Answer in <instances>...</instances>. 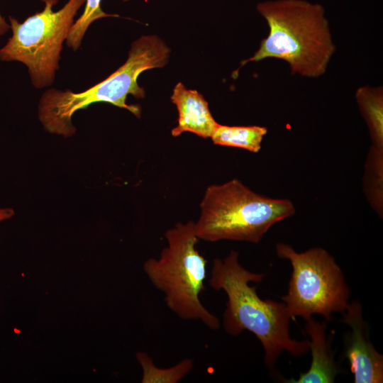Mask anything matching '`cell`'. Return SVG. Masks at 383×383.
I'll list each match as a JSON object with an SVG mask.
<instances>
[{
  "label": "cell",
  "mask_w": 383,
  "mask_h": 383,
  "mask_svg": "<svg viewBox=\"0 0 383 383\" xmlns=\"http://www.w3.org/2000/svg\"><path fill=\"white\" fill-rule=\"evenodd\" d=\"M263 273L245 268L239 261V253L231 250L223 259L213 261L209 285L216 291H223L227 296L223 316V326L233 336L244 331L252 333L264 349V362L272 370L279 355L287 351L298 357L309 352V340H296L289 333L290 316L285 304L262 299L256 287Z\"/></svg>",
  "instance_id": "cell-1"
},
{
  "label": "cell",
  "mask_w": 383,
  "mask_h": 383,
  "mask_svg": "<svg viewBox=\"0 0 383 383\" xmlns=\"http://www.w3.org/2000/svg\"><path fill=\"white\" fill-rule=\"evenodd\" d=\"M256 9L269 33L241 66L276 58L285 61L294 74L317 78L325 74L336 48L322 5L306 0H267Z\"/></svg>",
  "instance_id": "cell-2"
},
{
  "label": "cell",
  "mask_w": 383,
  "mask_h": 383,
  "mask_svg": "<svg viewBox=\"0 0 383 383\" xmlns=\"http://www.w3.org/2000/svg\"><path fill=\"white\" fill-rule=\"evenodd\" d=\"M170 49L156 35H143L135 40L126 62L104 80L78 93L50 89L42 95L38 116L46 131L69 137L75 133L73 114L96 102H106L126 109L140 117V108L126 104L128 94L144 98L145 90L138 84L139 75L148 70L160 68L168 62Z\"/></svg>",
  "instance_id": "cell-3"
},
{
  "label": "cell",
  "mask_w": 383,
  "mask_h": 383,
  "mask_svg": "<svg viewBox=\"0 0 383 383\" xmlns=\"http://www.w3.org/2000/svg\"><path fill=\"white\" fill-rule=\"evenodd\" d=\"M195 222L199 239L258 243L277 223L292 216L296 209L287 199L259 194L240 180L209 186Z\"/></svg>",
  "instance_id": "cell-4"
},
{
  "label": "cell",
  "mask_w": 383,
  "mask_h": 383,
  "mask_svg": "<svg viewBox=\"0 0 383 383\" xmlns=\"http://www.w3.org/2000/svg\"><path fill=\"white\" fill-rule=\"evenodd\" d=\"M167 246L159 258L147 260L143 270L152 285L165 295L167 306L183 320L199 321L211 330L218 318L201 303L206 260L196 248L195 222L178 223L165 233Z\"/></svg>",
  "instance_id": "cell-5"
},
{
  "label": "cell",
  "mask_w": 383,
  "mask_h": 383,
  "mask_svg": "<svg viewBox=\"0 0 383 383\" xmlns=\"http://www.w3.org/2000/svg\"><path fill=\"white\" fill-rule=\"evenodd\" d=\"M278 257L292 267L287 293L282 296L291 319L305 320L315 314L331 321L333 313H343L350 296L344 274L334 257L321 248L298 252L289 245L278 243Z\"/></svg>",
  "instance_id": "cell-6"
},
{
  "label": "cell",
  "mask_w": 383,
  "mask_h": 383,
  "mask_svg": "<svg viewBox=\"0 0 383 383\" xmlns=\"http://www.w3.org/2000/svg\"><path fill=\"white\" fill-rule=\"evenodd\" d=\"M45 7L23 23L9 17L12 35L0 49V60L18 61L26 65L33 84L48 87L59 68L62 43L74 24V18L86 0H68L57 11L52 6L58 0H42Z\"/></svg>",
  "instance_id": "cell-7"
},
{
  "label": "cell",
  "mask_w": 383,
  "mask_h": 383,
  "mask_svg": "<svg viewBox=\"0 0 383 383\" xmlns=\"http://www.w3.org/2000/svg\"><path fill=\"white\" fill-rule=\"evenodd\" d=\"M342 321L349 327L344 335L345 355L355 383H382L383 356L370 339L367 323L363 318L362 306L353 300L343 313Z\"/></svg>",
  "instance_id": "cell-8"
},
{
  "label": "cell",
  "mask_w": 383,
  "mask_h": 383,
  "mask_svg": "<svg viewBox=\"0 0 383 383\" xmlns=\"http://www.w3.org/2000/svg\"><path fill=\"white\" fill-rule=\"evenodd\" d=\"M171 101L178 111L177 126L172 130L174 137L190 132L211 138L218 123L213 117L207 101L196 90L187 89L182 82L176 84Z\"/></svg>",
  "instance_id": "cell-9"
},
{
  "label": "cell",
  "mask_w": 383,
  "mask_h": 383,
  "mask_svg": "<svg viewBox=\"0 0 383 383\" xmlns=\"http://www.w3.org/2000/svg\"><path fill=\"white\" fill-rule=\"evenodd\" d=\"M327 321H319L311 317L306 320L304 330L309 336V350L311 352V362L309 370L301 373L294 379L285 380L288 383H333L340 372L336 363L334 353L331 345V339L327 336Z\"/></svg>",
  "instance_id": "cell-10"
},
{
  "label": "cell",
  "mask_w": 383,
  "mask_h": 383,
  "mask_svg": "<svg viewBox=\"0 0 383 383\" xmlns=\"http://www.w3.org/2000/svg\"><path fill=\"white\" fill-rule=\"evenodd\" d=\"M355 98L369 130L372 145L383 148L382 87H360L357 89Z\"/></svg>",
  "instance_id": "cell-11"
},
{
  "label": "cell",
  "mask_w": 383,
  "mask_h": 383,
  "mask_svg": "<svg viewBox=\"0 0 383 383\" xmlns=\"http://www.w3.org/2000/svg\"><path fill=\"white\" fill-rule=\"evenodd\" d=\"M267 128L259 126H230L218 123L211 138L215 145L257 152Z\"/></svg>",
  "instance_id": "cell-12"
},
{
  "label": "cell",
  "mask_w": 383,
  "mask_h": 383,
  "mask_svg": "<svg viewBox=\"0 0 383 383\" xmlns=\"http://www.w3.org/2000/svg\"><path fill=\"white\" fill-rule=\"evenodd\" d=\"M363 191L372 209L383 216V148L373 145L367 152L363 174Z\"/></svg>",
  "instance_id": "cell-13"
},
{
  "label": "cell",
  "mask_w": 383,
  "mask_h": 383,
  "mask_svg": "<svg viewBox=\"0 0 383 383\" xmlns=\"http://www.w3.org/2000/svg\"><path fill=\"white\" fill-rule=\"evenodd\" d=\"M136 359L143 369L142 383H177L193 368L194 361L185 358L168 368L157 367L152 359L144 352L136 353Z\"/></svg>",
  "instance_id": "cell-14"
},
{
  "label": "cell",
  "mask_w": 383,
  "mask_h": 383,
  "mask_svg": "<svg viewBox=\"0 0 383 383\" xmlns=\"http://www.w3.org/2000/svg\"><path fill=\"white\" fill-rule=\"evenodd\" d=\"M122 1L126 2L130 0ZM101 0H86L84 12L72 25L66 41L67 45L74 50L79 48L82 38L91 23L104 17L118 16L105 13L101 9Z\"/></svg>",
  "instance_id": "cell-15"
},
{
  "label": "cell",
  "mask_w": 383,
  "mask_h": 383,
  "mask_svg": "<svg viewBox=\"0 0 383 383\" xmlns=\"http://www.w3.org/2000/svg\"><path fill=\"white\" fill-rule=\"evenodd\" d=\"M14 215V211L11 208H0V223L11 218Z\"/></svg>",
  "instance_id": "cell-16"
},
{
  "label": "cell",
  "mask_w": 383,
  "mask_h": 383,
  "mask_svg": "<svg viewBox=\"0 0 383 383\" xmlns=\"http://www.w3.org/2000/svg\"><path fill=\"white\" fill-rule=\"evenodd\" d=\"M10 26L6 22L5 18L0 13V35L6 33L9 29Z\"/></svg>",
  "instance_id": "cell-17"
}]
</instances>
